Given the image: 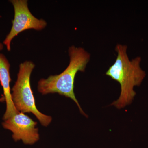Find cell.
Masks as SVG:
<instances>
[{"label": "cell", "instance_id": "cell-1", "mask_svg": "<svg viewBox=\"0 0 148 148\" xmlns=\"http://www.w3.org/2000/svg\"><path fill=\"white\" fill-rule=\"evenodd\" d=\"M70 62L68 67L59 75L42 79L38 82V91L42 95L57 93L70 98L76 103L81 113L87 117L80 106L74 93V82L78 72H84L90 55L83 48L73 45L69 49Z\"/></svg>", "mask_w": 148, "mask_h": 148}, {"label": "cell", "instance_id": "cell-6", "mask_svg": "<svg viewBox=\"0 0 148 148\" xmlns=\"http://www.w3.org/2000/svg\"><path fill=\"white\" fill-rule=\"evenodd\" d=\"M10 64L2 53H0V83L3 90V96L5 98L6 109L3 116L4 121L18 113L14 105L12 99L10 87L11 81L10 75Z\"/></svg>", "mask_w": 148, "mask_h": 148}, {"label": "cell", "instance_id": "cell-3", "mask_svg": "<svg viewBox=\"0 0 148 148\" xmlns=\"http://www.w3.org/2000/svg\"><path fill=\"white\" fill-rule=\"evenodd\" d=\"M35 67V64L29 61L19 65L17 80L12 89V99L18 112L32 113L41 124L47 126L51 122L52 118L42 113L37 109L30 84L31 74Z\"/></svg>", "mask_w": 148, "mask_h": 148}, {"label": "cell", "instance_id": "cell-8", "mask_svg": "<svg viewBox=\"0 0 148 148\" xmlns=\"http://www.w3.org/2000/svg\"><path fill=\"white\" fill-rule=\"evenodd\" d=\"M3 45L1 43H0V51L3 50Z\"/></svg>", "mask_w": 148, "mask_h": 148}, {"label": "cell", "instance_id": "cell-7", "mask_svg": "<svg viewBox=\"0 0 148 148\" xmlns=\"http://www.w3.org/2000/svg\"><path fill=\"white\" fill-rule=\"evenodd\" d=\"M4 101H5V98L4 97L3 95H2V97L0 98V102H3Z\"/></svg>", "mask_w": 148, "mask_h": 148}, {"label": "cell", "instance_id": "cell-5", "mask_svg": "<svg viewBox=\"0 0 148 148\" xmlns=\"http://www.w3.org/2000/svg\"><path fill=\"white\" fill-rule=\"evenodd\" d=\"M37 122L22 112H19L4 121V128L12 132L15 141L21 140L24 144L32 145L40 139L38 129L36 127Z\"/></svg>", "mask_w": 148, "mask_h": 148}, {"label": "cell", "instance_id": "cell-4", "mask_svg": "<svg viewBox=\"0 0 148 148\" xmlns=\"http://www.w3.org/2000/svg\"><path fill=\"white\" fill-rule=\"evenodd\" d=\"M10 1L14 9V18L12 22L10 32L3 42L9 51L11 50L12 41L18 34L28 29L41 31L47 25L45 20L36 18L32 14L28 8L27 0H11Z\"/></svg>", "mask_w": 148, "mask_h": 148}, {"label": "cell", "instance_id": "cell-2", "mask_svg": "<svg viewBox=\"0 0 148 148\" xmlns=\"http://www.w3.org/2000/svg\"><path fill=\"white\" fill-rule=\"evenodd\" d=\"M127 46L117 45L116 60L106 73L107 75L120 84L121 90L119 98L112 104L118 109L131 103L135 95L133 87L140 84L145 75L139 66L140 59L136 58L130 61L127 54Z\"/></svg>", "mask_w": 148, "mask_h": 148}]
</instances>
